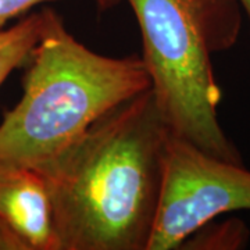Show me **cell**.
I'll list each match as a JSON object with an SVG mask.
<instances>
[{"instance_id": "2", "label": "cell", "mask_w": 250, "mask_h": 250, "mask_svg": "<svg viewBox=\"0 0 250 250\" xmlns=\"http://www.w3.org/2000/svg\"><path fill=\"white\" fill-rule=\"evenodd\" d=\"M28 62L22 98L0 124V167H43L152 85L142 57L90 50L52 9Z\"/></svg>"}, {"instance_id": "8", "label": "cell", "mask_w": 250, "mask_h": 250, "mask_svg": "<svg viewBox=\"0 0 250 250\" xmlns=\"http://www.w3.org/2000/svg\"><path fill=\"white\" fill-rule=\"evenodd\" d=\"M46 1H53V0H0V25ZM93 1L96 3L99 10H110L116 7L121 0H93Z\"/></svg>"}, {"instance_id": "1", "label": "cell", "mask_w": 250, "mask_h": 250, "mask_svg": "<svg viewBox=\"0 0 250 250\" xmlns=\"http://www.w3.org/2000/svg\"><path fill=\"white\" fill-rule=\"evenodd\" d=\"M171 134L149 88L38 168L57 250H147Z\"/></svg>"}, {"instance_id": "5", "label": "cell", "mask_w": 250, "mask_h": 250, "mask_svg": "<svg viewBox=\"0 0 250 250\" xmlns=\"http://www.w3.org/2000/svg\"><path fill=\"white\" fill-rule=\"evenodd\" d=\"M0 223L25 250H57L50 195L39 171L0 167Z\"/></svg>"}, {"instance_id": "4", "label": "cell", "mask_w": 250, "mask_h": 250, "mask_svg": "<svg viewBox=\"0 0 250 250\" xmlns=\"http://www.w3.org/2000/svg\"><path fill=\"white\" fill-rule=\"evenodd\" d=\"M239 210H250V171L171 134L147 250L179 249L205 224Z\"/></svg>"}, {"instance_id": "9", "label": "cell", "mask_w": 250, "mask_h": 250, "mask_svg": "<svg viewBox=\"0 0 250 250\" xmlns=\"http://www.w3.org/2000/svg\"><path fill=\"white\" fill-rule=\"evenodd\" d=\"M239 3H241L242 9L243 11L246 13V16L249 18V22H250V0H239Z\"/></svg>"}, {"instance_id": "6", "label": "cell", "mask_w": 250, "mask_h": 250, "mask_svg": "<svg viewBox=\"0 0 250 250\" xmlns=\"http://www.w3.org/2000/svg\"><path fill=\"white\" fill-rule=\"evenodd\" d=\"M47 18V9L28 14L9 29L0 31V85L13 70L29 60Z\"/></svg>"}, {"instance_id": "7", "label": "cell", "mask_w": 250, "mask_h": 250, "mask_svg": "<svg viewBox=\"0 0 250 250\" xmlns=\"http://www.w3.org/2000/svg\"><path fill=\"white\" fill-rule=\"evenodd\" d=\"M249 239V231L239 220H229L221 224L213 221L200 227L179 249H242Z\"/></svg>"}, {"instance_id": "3", "label": "cell", "mask_w": 250, "mask_h": 250, "mask_svg": "<svg viewBox=\"0 0 250 250\" xmlns=\"http://www.w3.org/2000/svg\"><path fill=\"white\" fill-rule=\"evenodd\" d=\"M142 32V60L172 135L233 164L242 156L218 118L221 89L211 56L241 32L239 0H128Z\"/></svg>"}]
</instances>
